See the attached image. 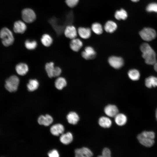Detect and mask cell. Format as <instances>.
Masks as SVG:
<instances>
[{
	"instance_id": "e0dca14e",
	"label": "cell",
	"mask_w": 157,
	"mask_h": 157,
	"mask_svg": "<svg viewBox=\"0 0 157 157\" xmlns=\"http://www.w3.org/2000/svg\"><path fill=\"white\" fill-rule=\"evenodd\" d=\"M77 32L80 37L83 39H88L91 35V30L89 28L80 27Z\"/></svg>"
},
{
	"instance_id": "9c48e42d",
	"label": "cell",
	"mask_w": 157,
	"mask_h": 157,
	"mask_svg": "<svg viewBox=\"0 0 157 157\" xmlns=\"http://www.w3.org/2000/svg\"><path fill=\"white\" fill-rule=\"evenodd\" d=\"M78 32L76 28L72 25H69L65 28L64 34L68 38L72 39L76 38L77 36Z\"/></svg>"
},
{
	"instance_id": "30bf717a",
	"label": "cell",
	"mask_w": 157,
	"mask_h": 157,
	"mask_svg": "<svg viewBox=\"0 0 157 157\" xmlns=\"http://www.w3.org/2000/svg\"><path fill=\"white\" fill-rule=\"evenodd\" d=\"M96 55V52L93 48L90 46L86 47L81 53L82 57L87 60L94 58Z\"/></svg>"
},
{
	"instance_id": "cb8c5ba5",
	"label": "cell",
	"mask_w": 157,
	"mask_h": 157,
	"mask_svg": "<svg viewBox=\"0 0 157 157\" xmlns=\"http://www.w3.org/2000/svg\"><path fill=\"white\" fill-rule=\"evenodd\" d=\"M67 84V82L65 79L63 77H58L55 82V86L58 90H62Z\"/></svg>"
},
{
	"instance_id": "8d00e7d4",
	"label": "cell",
	"mask_w": 157,
	"mask_h": 157,
	"mask_svg": "<svg viewBox=\"0 0 157 157\" xmlns=\"http://www.w3.org/2000/svg\"><path fill=\"white\" fill-rule=\"evenodd\" d=\"M154 69L155 71L157 72V61L154 64Z\"/></svg>"
},
{
	"instance_id": "ba28073f",
	"label": "cell",
	"mask_w": 157,
	"mask_h": 157,
	"mask_svg": "<svg viewBox=\"0 0 157 157\" xmlns=\"http://www.w3.org/2000/svg\"><path fill=\"white\" fill-rule=\"evenodd\" d=\"M75 154L76 157H90L93 155L92 151L85 147L76 149L75 150Z\"/></svg>"
},
{
	"instance_id": "9a60e30c",
	"label": "cell",
	"mask_w": 157,
	"mask_h": 157,
	"mask_svg": "<svg viewBox=\"0 0 157 157\" xmlns=\"http://www.w3.org/2000/svg\"><path fill=\"white\" fill-rule=\"evenodd\" d=\"M117 25L116 23L112 20H108L106 22L104 26V29L107 32L112 33L117 29Z\"/></svg>"
},
{
	"instance_id": "2e32d148",
	"label": "cell",
	"mask_w": 157,
	"mask_h": 157,
	"mask_svg": "<svg viewBox=\"0 0 157 157\" xmlns=\"http://www.w3.org/2000/svg\"><path fill=\"white\" fill-rule=\"evenodd\" d=\"M65 129L63 126L60 124H56L53 125L50 128V131L51 133L54 135L58 136L63 133Z\"/></svg>"
},
{
	"instance_id": "8992f818",
	"label": "cell",
	"mask_w": 157,
	"mask_h": 157,
	"mask_svg": "<svg viewBox=\"0 0 157 157\" xmlns=\"http://www.w3.org/2000/svg\"><path fill=\"white\" fill-rule=\"evenodd\" d=\"M22 18L25 22L31 23L35 20L36 15L32 10L30 8H26L22 11Z\"/></svg>"
},
{
	"instance_id": "ac0fdd59",
	"label": "cell",
	"mask_w": 157,
	"mask_h": 157,
	"mask_svg": "<svg viewBox=\"0 0 157 157\" xmlns=\"http://www.w3.org/2000/svg\"><path fill=\"white\" fill-rule=\"evenodd\" d=\"M83 45V42L81 41L76 38L72 39L70 43V48L75 52L78 51L82 47Z\"/></svg>"
},
{
	"instance_id": "836d02e7",
	"label": "cell",
	"mask_w": 157,
	"mask_h": 157,
	"mask_svg": "<svg viewBox=\"0 0 157 157\" xmlns=\"http://www.w3.org/2000/svg\"><path fill=\"white\" fill-rule=\"evenodd\" d=\"M102 154V156H99L110 157L111 156V151L109 149L105 148L103 149Z\"/></svg>"
},
{
	"instance_id": "74e56055",
	"label": "cell",
	"mask_w": 157,
	"mask_h": 157,
	"mask_svg": "<svg viewBox=\"0 0 157 157\" xmlns=\"http://www.w3.org/2000/svg\"><path fill=\"white\" fill-rule=\"evenodd\" d=\"M131 1L133 2L136 3L139 1L140 0H131Z\"/></svg>"
},
{
	"instance_id": "d590c367",
	"label": "cell",
	"mask_w": 157,
	"mask_h": 157,
	"mask_svg": "<svg viewBox=\"0 0 157 157\" xmlns=\"http://www.w3.org/2000/svg\"><path fill=\"white\" fill-rule=\"evenodd\" d=\"M48 155L49 157H58L59 154L58 152L56 149H53L49 151Z\"/></svg>"
},
{
	"instance_id": "603a6c76",
	"label": "cell",
	"mask_w": 157,
	"mask_h": 157,
	"mask_svg": "<svg viewBox=\"0 0 157 157\" xmlns=\"http://www.w3.org/2000/svg\"><path fill=\"white\" fill-rule=\"evenodd\" d=\"M145 83L146 86L149 88L157 87V77L150 76L145 79Z\"/></svg>"
},
{
	"instance_id": "4316f807",
	"label": "cell",
	"mask_w": 157,
	"mask_h": 157,
	"mask_svg": "<svg viewBox=\"0 0 157 157\" xmlns=\"http://www.w3.org/2000/svg\"><path fill=\"white\" fill-rule=\"evenodd\" d=\"M91 30L97 35L101 34L103 31V28L101 24L96 22L93 23L91 26Z\"/></svg>"
},
{
	"instance_id": "7a4b0ae2",
	"label": "cell",
	"mask_w": 157,
	"mask_h": 157,
	"mask_svg": "<svg viewBox=\"0 0 157 157\" xmlns=\"http://www.w3.org/2000/svg\"><path fill=\"white\" fill-rule=\"evenodd\" d=\"M155 133L153 131H144L139 134L137 139L142 145L147 147H152L155 143Z\"/></svg>"
},
{
	"instance_id": "8fae6325",
	"label": "cell",
	"mask_w": 157,
	"mask_h": 157,
	"mask_svg": "<svg viewBox=\"0 0 157 157\" xmlns=\"http://www.w3.org/2000/svg\"><path fill=\"white\" fill-rule=\"evenodd\" d=\"M105 113L110 117H115L118 113L119 110L117 107L113 105H108L104 109Z\"/></svg>"
},
{
	"instance_id": "277c9868",
	"label": "cell",
	"mask_w": 157,
	"mask_h": 157,
	"mask_svg": "<svg viewBox=\"0 0 157 157\" xmlns=\"http://www.w3.org/2000/svg\"><path fill=\"white\" fill-rule=\"evenodd\" d=\"M19 83V78L15 75H12L6 79L5 87L10 92H16L17 90Z\"/></svg>"
},
{
	"instance_id": "6da1fadb",
	"label": "cell",
	"mask_w": 157,
	"mask_h": 157,
	"mask_svg": "<svg viewBox=\"0 0 157 157\" xmlns=\"http://www.w3.org/2000/svg\"><path fill=\"white\" fill-rule=\"evenodd\" d=\"M140 49L145 63L148 65H154L157 61L156 54L150 46L147 43H143L140 46Z\"/></svg>"
},
{
	"instance_id": "7402d4cb",
	"label": "cell",
	"mask_w": 157,
	"mask_h": 157,
	"mask_svg": "<svg viewBox=\"0 0 157 157\" xmlns=\"http://www.w3.org/2000/svg\"><path fill=\"white\" fill-rule=\"evenodd\" d=\"M114 117L115 123L119 126H123L126 123L127 117L122 113H118Z\"/></svg>"
},
{
	"instance_id": "3957f363",
	"label": "cell",
	"mask_w": 157,
	"mask_h": 157,
	"mask_svg": "<svg viewBox=\"0 0 157 157\" xmlns=\"http://www.w3.org/2000/svg\"><path fill=\"white\" fill-rule=\"evenodd\" d=\"M0 38L4 46L8 47L13 43L14 39L12 32L8 28H2L0 31Z\"/></svg>"
},
{
	"instance_id": "f546056e",
	"label": "cell",
	"mask_w": 157,
	"mask_h": 157,
	"mask_svg": "<svg viewBox=\"0 0 157 157\" xmlns=\"http://www.w3.org/2000/svg\"><path fill=\"white\" fill-rule=\"evenodd\" d=\"M55 67L53 62L47 63L45 66V69L48 76L50 78L53 77V74Z\"/></svg>"
},
{
	"instance_id": "83f0119b",
	"label": "cell",
	"mask_w": 157,
	"mask_h": 157,
	"mask_svg": "<svg viewBox=\"0 0 157 157\" xmlns=\"http://www.w3.org/2000/svg\"><path fill=\"white\" fill-rule=\"evenodd\" d=\"M41 41L42 44L46 47H49L53 42L52 38L49 35L46 34L43 35Z\"/></svg>"
},
{
	"instance_id": "5b68a950",
	"label": "cell",
	"mask_w": 157,
	"mask_h": 157,
	"mask_svg": "<svg viewBox=\"0 0 157 157\" xmlns=\"http://www.w3.org/2000/svg\"><path fill=\"white\" fill-rule=\"evenodd\" d=\"M139 34L143 40L149 42L155 38L157 34L156 31L150 27H145L139 32Z\"/></svg>"
},
{
	"instance_id": "1f68e13d",
	"label": "cell",
	"mask_w": 157,
	"mask_h": 157,
	"mask_svg": "<svg viewBox=\"0 0 157 157\" xmlns=\"http://www.w3.org/2000/svg\"><path fill=\"white\" fill-rule=\"evenodd\" d=\"M146 10L148 13H157V3L153 2L149 3L146 7Z\"/></svg>"
},
{
	"instance_id": "7c38bea8",
	"label": "cell",
	"mask_w": 157,
	"mask_h": 157,
	"mask_svg": "<svg viewBox=\"0 0 157 157\" xmlns=\"http://www.w3.org/2000/svg\"><path fill=\"white\" fill-rule=\"evenodd\" d=\"M53 121L52 117L47 114L45 115H41L38 118V122L40 125L48 126L52 123Z\"/></svg>"
},
{
	"instance_id": "e575fe53",
	"label": "cell",
	"mask_w": 157,
	"mask_h": 157,
	"mask_svg": "<svg viewBox=\"0 0 157 157\" xmlns=\"http://www.w3.org/2000/svg\"><path fill=\"white\" fill-rule=\"evenodd\" d=\"M62 70L61 68L58 67H55L53 74V77H58L61 74Z\"/></svg>"
},
{
	"instance_id": "f35d334b",
	"label": "cell",
	"mask_w": 157,
	"mask_h": 157,
	"mask_svg": "<svg viewBox=\"0 0 157 157\" xmlns=\"http://www.w3.org/2000/svg\"><path fill=\"white\" fill-rule=\"evenodd\" d=\"M155 116H156V119L157 121V108L156 110V113H155Z\"/></svg>"
},
{
	"instance_id": "4fadbf2b",
	"label": "cell",
	"mask_w": 157,
	"mask_h": 157,
	"mask_svg": "<svg viewBox=\"0 0 157 157\" xmlns=\"http://www.w3.org/2000/svg\"><path fill=\"white\" fill-rule=\"evenodd\" d=\"M15 70L17 74L20 76H24L28 72L29 68L27 64L24 63L18 64L15 67Z\"/></svg>"
},
{
	"instance_id": "5bb4252c",
	"label": "cell",
	"mask_w": 157,
	"mask_h": 157,
	"mask_svg": "<svg viewBox=\"0 0 157 157\" xmlns=\"http://www.w3.org/2000/svg\"><path fill=\"white\" fill-rule=\"evenodd\" d=\"M26 29V26L23 22L18 21L15 22L14 24L13 30L17 33H23Z\"/></svg>"
},
{
	"instance_id": "ffe728a7",
	"label": "cell",
	"mask_w": 157,
	"mask_h": 157,
	"mask_svg": "<svg viewBox=\"0 0 157 157\" xmlns=\"http://www.w3.org/2000/svg\"><path fill=\"white\" fill-rule=\"evenodd\" d=\"M128 16L127 12L123 8L116 10L114 14L115 18L119 20H125L127 18Z\"/></svg>"
},
{
	"instance_id": "d6986e66",
	"label": "cell",
	"mask_w": 157,
	"mask_h": 157,
	"mask_svg": "<svg viewBox=\"0 0 157 157\" xmlns=\"http://www.w3.org/2000/svg\"><path fill=\"white\" fill-rule=\"evenodd\" d=\"M73 140V135L70 132L62 134L60 138L61 142L65 144H68L71 143Z\"/></svg>"
},
{
	"instance_id": "d6a6232c",
	"label": "cell",
	"mask_w": 157,
	"mask_h": 157,
	"mask_svg": "<svg viewBox=\"0 0 157 157\" xmlns=\"http://www.w3.org/2000/svg\"><path fill=\"white\" fill-rule=\"evenodd\" d=\"M79 0H65L67 5L70 8H73L77 5Z\"/></svg>"
},
{
	"instance_id": "4dcf8cb0",
	"label": "cell",
	"mask_w": 157,
	"mask_h": 157,
	"mask_svg": "<svg viewBox=\"0 0 157 157\" xmlns=\"http://www.w3.org/2000/svg\"><path fill=\"white\" fill-rule=\"evenodd\" d=\"M26 48L29 50H33L35 49L37 47V43L35 40L31 41L26 40L25 42Z\"/></svg>"
},
{
	"instance_id": "52a82bcc",
	"label": "cell",
	"mask_w": 157,
	"mask_h": 157,
	"mask_svg": "<svg viewBox=\"0 0 157 157\" xmlns=\"http://www.w3.org/2000/svg\"><path fill=\"white\" fill-rule=\"evenodd\" d=\"M108 62L112 67L115 69H120L124 63L123 60L121 57L113 56L109 58Z\"/></svg>"
},
{
	"instance_id": "484cf974",
	"label": "cell",
	"mask_w": 157,
	"mask_h": 157,
	"mask_svg": "<svg viewBox=\"0 0 157 157\" xmlns=\"http://www.w3.org/2000/svg\"><path fill=\"white\" fill-rule=\"evenodd\" d=\"M39 83L36 79H30L27 85L28 90L30 92H33L36 90L39 86Z\"/></svg>"
},
{
	"instance_id": "44dd1931",
	"label": "cell",
	"mask_w": 157,
	"mask_h": 157,
	"mask_svg": "<svg viewBox=\"0 0 157 157\" xmlns=\"http://www.w3.org/2000/svg\"><path fill=\"white\" fill-rule=\"evenodd\" d=\"M67 119L68 122L72 124H76L79 119L78 115L74 112H71L67 115Z\"/></svg>"
},
{
	"instance_id": "f1b7e54d",
	"label": "cell",
	"mask_w": 157,
	"mask_h": 157,
	"mask_svg": "<svg viewBox=\"0 0 157 157\" xmlns=\"http://www.w3.org/2000/svg\"><path fill=\"white\" fill-rule=\"evenodd\" d=\"M128 74L129 78L133 81H137L140 78V74L139 72L135 69H132L129 70Z\"/></svg>"
},
{
	"instance_id": "d4e9b609",
	"label": "cell",
	"mask_w": 157,
	"mask_h": 157,
	"mask_svg": "<svg viewBox=\"0 0 157 157\" xmlns=\"http://www.w3.org/2000/svg\"><path fill=\"white\" fill-rule=\"evenodd\" d=\"M112 121L108 117L103 116L99 119V124L102 127L108 128L110 127L112 125Z\"/></svg>"
}]
</instances>
